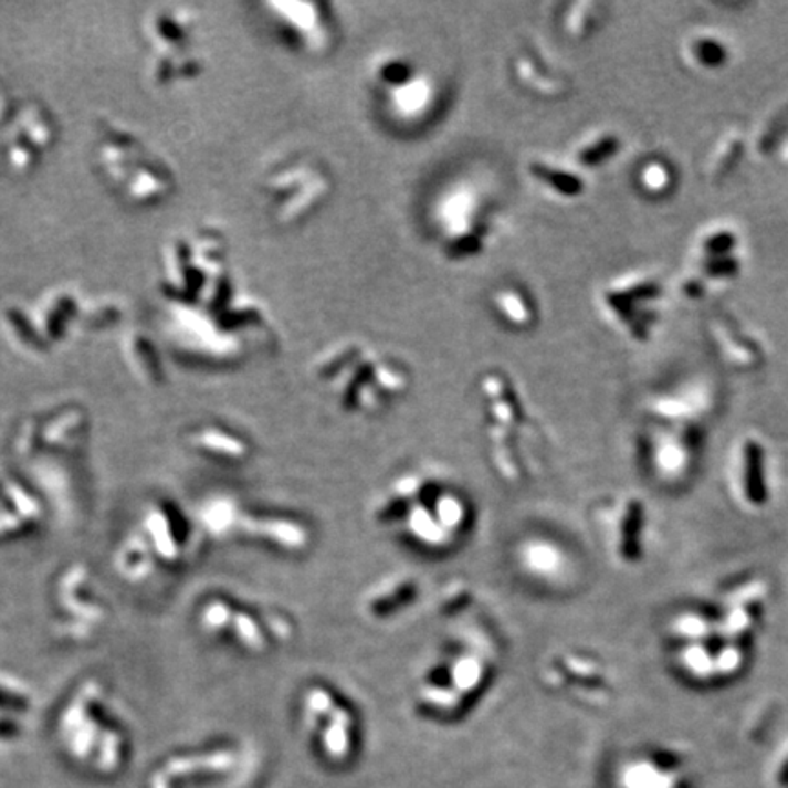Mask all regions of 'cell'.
Wrapping results in <instances>:
<instances>
[{"instance_id": "obj_1", "label": "cell", "mask_w": 788, "mask_h": 788, "mask_svg": "<svg viewBox=\"0 0 788 788\" xmlns=\"http://www.w3.org/2000/svg\"><path fill=\"white\" fill-rule=\"evenodd\" d=\"M434 218L448 256L464 260L484 251L490 234L484 198L476 188L462 183L448 190L437 203Z\"/></svg>"}, {"instance_id": "obj_2", "label": "cell", "mask_w": 788, "mask_h": 788, "mask_svg": "<svg viewBox=\"0 0 788 788\" xmlns=\"http://www.w3.org/2000/svg\"><path fill=\"white\" fill-rule=\"evenodd\" d=\"M372 78L386 94L387 108L395 117L403 120L422 119L433 111L439 99V90L433 78L417 72L413 63L406 57L389 55L376 61Z\"/></svg>"}, {"instance_id": "obj_3", "label": "cell", "mask_w": 788, "mask_h": 788, "mask_svg": "<svg viewBox=\"0 0 788 788\" xmlns=\"http://www.w3.org/2000/svg\"><path fill=\"white\" fill-rule=\"evenodd\" d=\"M265 188L274 201L277 220L294 223L319 207L329 193L330 185L319 167L305 159H296L277 167Z\"/></svg>"}, {"instance_id": "obj_4", "label": "cell", "mask_w": 788, "mask_h": 788, "mask_svg": "<svg viewBox=\"0 0 788 788\" xmlns=\"http://www.w3.org/2000/svg\"><path fill=\"white\" fill-rule=\"evenodd\" d=\"M280 21L308 48H322L327 39V21L318 4H274Z\"/></svg>"}, {"instance_id": "obj_5", "label": "cell", "mask_w": 788, "mask_h": 788, "mask_svg": "<svg viewBox=\"0 0 788 788\" xmlns=\"http://www.w3.org/2000/svg\"><path fill=\"white\" fill-rule=\"evenodd\" d=\"M491 305L496 318L504 322L509 329H529L535 324V308L532 300L523 288L515 285H504L493 291Z\"/></svg>"}, {"instance_id": "obj_6", "label": "cell", "mask_w": 788, "mask_h": 788, "mask_svg": "<svg viewBox=\"0 0 788 788\" xmlns=\"http://www.w3.org/2000/svg\"><path fill=\"white\" fill-rule=\"evenodd\" d=\"M479 679H481V664L476 663L475 659L460 661L456 672H454V681H456L460 689L467 690L471 686H475L479 683Z\"/></svg>"}, {"instance_id": "obj_7", "label": "cell", "mask_w": 788, "mask_h": 788, "mask_svg": "<svg viewBox=\"0 0 788 788\" xmlns=\"http://www.w3.org/2000/svg\"><path fill=\"white\" fill-rule=\"evenodd\" d=\"M440 515H442L445 523L456 524L460 518H462V507L459 506V502L445 498V501L442 502V512H440Z\"/></svg>"}]
</instances>
